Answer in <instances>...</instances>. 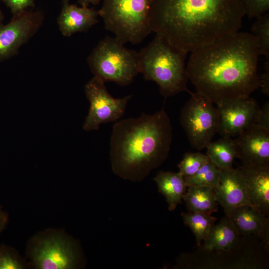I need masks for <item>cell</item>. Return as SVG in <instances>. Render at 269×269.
I'll return each mask as SVG.
<instances>
[{"label":"cell","mask_w":269,"mask_h":269,"mask_svg":"<svg viewBox=\"0 0 269 269\" xmlns=\"http://www.w3.org/2000/svg\"><path fill=\"white\" fill-rule=\"evenodd\" d=\"M257 39L247 32L225 35L191 52L189 80L214 104L250 97L260 88Z\"/></svg>","instance_id":"1"},{"label":"cell","mask_w":269,"mask_h":269,"mask_svg":"<svg viewBox=\"0 0 269 269\" xmlns=\"http://www.w3.org/2000/svg\"><path fill=\"white\" fill-rule=\"evenodd\" d=\"M244 12L239 0H151V30L191 52L239 31Z\"/></svg>","instance_id":"2"},{"label":"cell","mask_w":269,"mask_h":269,"mask_svg":"<svg viewBox=\"0 0 269 269\" xmlns=\"http://www.w3.org/2000/svg\"><path fill=\"white\" fill-rule=\"evenodd\" d=\"M172 139L171 121L163 108L117 122L110 141L113 172L125 180L141 181L166 160Z\"/></svg>","instance_id":"3"},{"label":"cell","mask_w":269,"mask_h":269,"mask_svg":"<svg viewBox=\"0 0 269 269\" xmlns=\"http://www.w3.org/2000/svg\"><path fill=\"white\" fill-rule=\"evenodd\" d=\"M187 53L156 34L138 52L139 73L145 80L155 82L165 98L184 91L190 93L186 65Z\"/></svg>","instance_id":"4"},{"label":"cell","mask_w":269,"mask_h":269,"mask_svg":"<svg viewBox=\"0 0 269 269\" xmlns=\"http://www.w3.org/2000/svg\"><path fill=\"white\" fill-rule=\"evenodd\" d=\"M98 15L105 28L123 44L141 42L151 32L149 21L151 0H103Z\"/></svg>","instance_id":"5"},{"label":"cell","mask_w":269,"mask_h":269,"mask_svg":"<svg viewBox=\"0 0 269 269\" xmlns=\"http://www.w3.org/2000/svg\"><path fill=\"white\" fill-rule=\"evenodd\" d=\"M124 44L109 36L99 42L87 59L94 76L121 86L133 82L139 73L138 53Z\"/></svg>","instance_id":"6"},{"label":"cell","mask_w":269,"mask_h":269,"mask_svg":"<svg viewBox=\"0 0 269 269\" xmlns=\"http://www.w3.org/2000/svg\"><path fill=\"white\" fill-rule=\"evenodd\" d=\"M190 93L181 111L180 122L191 146L200 150L218 133V113L214 104L205 96L197 92Z\"/></svg>","instance_id":"7"},{"label":"cell","mask_w":269,"mask_h":269,"mask_svg":"<svg viewBox=\"0 0 269 269\" xmlns=\"http://www.w3.org/2000/svg\"><path fill=\"white\" fill-rule=\"evenodd\" d=\"M85 92L90 109L83 125L85 131L97 130L101 124L117 121L124 114L132 97L113 98L107 91L105 82L94 76L85 85Z\"/></svg>","instance_id":"8"},{"label":"cell","mask_w":269,"mask_h":269,"mask_svg":"<svg viewBox=\"0 0 269 269\" xmlns=\"http://www.w3.org/2000/svg\"><path fill=\"white\" fill-rule=\"evenodd\" d=\"M44 15L40 10H26L13 15L11 20L0 26V62L16 54L42 26Z\"/></svg>","instance_id":"9"},{"label":"cell","mask_w":269,"mask_h":269,"mask_svg":"<svg viewBox=\"0 0 269 269\" xmlns=\"http://www.w3.org/2000/svg\"><path fill=\"white\" fill-rule=\"evenodd\" d=\"M219 116L218 134L223 137L237 136L255 124L260 109L250 96L223 101L216 105Z\"/></svg>","instance_id":"10"},{"label":"cell","mask_w":269,"mask_h":269,"mask_svg":"<svg viewBox=\"0 0 269 269\" xmlns=\"http://www.w3.org/2000/svg\"><path fill=\"white\" fill-rule=\"evenodd\" d=\"M31 256L38 269H71L78 262L73 244L57 235L40 239L33 247Z\"/></svg>","instance_id":"11"},{"label":"cell","mask_w":269,"mask_h":269,"mask_svg":"<svg viewBox=\"0 0 269 269\" xmlns=\"http://www.w3.org/2000/svg\"><path fill=\"white\" fill-rule=\"evenodd\" d=\"M244 166H269V131L253 124L234 139Z\"/></svg>","instance_id":"12"},{"label":"cell","mask_w":269,"mask_h":269,"mask_svg":"<svg viewBox=\"0 0 269 269\" xmlns=\"http://www.w3.org/2000/svg\"><path fill=\"white\" fill-rule=\"evenodd\" d=\"M216 200L226 215L244 205H251L244 178L240 168L220 169L217 185L213 189Z\"/></svg>","instance_id":"13"},{"label":"cell","mask_w":269,"mask_h":269,"mask_svg":"<svg viewBox=\"0 0 269 269\" xmlns=\"http://www.w3.org/2000/svg\"><path fill=\"white\" fill-rule=\"evenodd\" d=\"M251 204L266 216L269 213V166H239Z\"/></svg>","instance_id":"14"},{"label":"cell","mask_w":269,"mask_h":269,"mask_svg":"<svg viewBox=\"0 0 269 269\" xmlns=\"http://www.w3.org/2000/svg\"><path fill=\"white\" fill-rule=\"evenodd\" d=\"M69 1H63L57 19L59 29L64 36H70L76 32L86 31L98 22V10L88 6H78L70 4Z\"/></svg>","instance_id":"15"},{"label":"cell","mask_w":269,"mask_h":269,"mask_svg":"<svg viewBox=\"0 0 269 269\" xmlns=\"http://www.w3.org/2000/svg\"><path fill=\"white\" fill-rule=\"evenodd\" d=\"M229 217L239 235L261 238L269 226V218L251 205H244L232 210Z\"/></svg>","instance_id":"16"},{"label":"cell","mask_w":269,"mask_h":269,"mask_svg":"<svg viewBox=\"0 0 269 269\" xmlns=\"http://www.w3.org/2000/svg\"><path fill=\"white\" fill-rule=\"evenodd\" d=\"M240 236L232 221L226 215L211 228L203 241V250L208 252L230 251L239 243Z\"/></svg>","instance_id":"17"},{"label":"cell","mask_w":269,"mask_h":269,"mask_svg":"<svg viewBox=\"0 0 269 269\" xmlns=\"http://www.w3.org/2000/svg\"><path fill=\"white\" fill-rule=\"evenodd\" d=\"M153 180L156 182L158 191L165 197L168 210H174L181 203L187 186L183 176L178 171H159Z\"/></svg>","instance_id":"18"},{"label":"cell","mask_w":269,"mask_h":269,"mask_svg":"<svg viewBox=\"0 0 269 269\" xmlns=\"http://www.w3.org/2000/svg\"><path fill=\"white\" fill-rule=\"evenodd\" d=\"M182 197L189 212L211 214L218 211L213 189L205 186H188Z\"/></svg>","instance_id":"19"},{"label":"cell","mask_w":269,"mask_h":269,"mask_svg":"<svg viewBox=\"0 0 269 269\" xmlns=\"http://www.w3.org/2000/svg\"><path fill=\"white\" fill-rule=\"evenodd\" d=\"M206 155L210 161L220 169L232 167L238 152L234 140L230 137H223L212 142L206 147Z\"/></svg>","instance_id":"20"},{"label":"cell","mask_w":269,"mask_h":269,"mask_svg":"<svg viewBox=\"0 0 269 269\" xmlns=\"http://www.w3.org/2000/svg\"><path fill=\"white\" fill-rule=\"evenodd\" d=\"M211 215L189 211L181 213V215L185 224L191 230L197 245L199 246H201L202 242L217 220L216 218Z\"/></svg>","instance_id":"21"},{"label":"cell","mask_w":269,"mask_h":269,"mask_svg":"<svg viewBox=\"0 0 269 269\" xmlns=\"http://www.w3.org/2000/svg\"><path fill=\"white\" fill-rule=\"evenodd\" d=\"M220 169L210 161L203 165L193 175L183 178L188 186H205L213 189L217 185Z\"/></svg>","instance_id":"22"},{"label":"cell","mask_w":269,"mask_h":269,"mask_svg":"<svg viewBox=\"0 0 269 269\" xmlns=\"http://www.w3.org/2000/svg\"><path fill=\"white\" fill-rule=\"evenodd\" d=\"M251 33L257 39L260 55L269 60V13L257 17L251 28Z\"/></svg>","instance_id":"23"},{"label":"cell","mask_w":269,"mask_h":269,"mask_svg":"<svg viewBox=\"0 0 269 269\" xmlns=\"http://www.w3.org/2000/svg\"><path fill=\"white\" fill-rule=\"evenodd\" d=\"M209 161L206 154L199 152H186L178 164L179 172L183 178L190 176Z\"/></svg>","instance_id":"24"},{"label":"cell","mask_w":269,"mask_h":269,"mask_svg":"<svg viewBox=\"0 0 269 269\" xmlns=\"http://www.w3.org/2000/svg\"><path fill=\"white\" fill-rule=\"evenodd\" d=\"M239 1L245 15L250 18H257L269 10V0H239Z\"/></svg>","instance_id":"25"},{"label":"cell","mask_w":269,"mask_h":269,"mask_svg":"<svg viewBox=\"0 0 269 269\" xmlns=\"http://www.w3.org/2000/svg\"><path fill=\"white\" fill-rule=\"evenodd\" d=\"M23 265L13 251L0 246V269H22Z\"/></svg>","instance_id":"26"},{"label":"cell","mask_w":269,"mask_h":269,"mask_svg":"<svg viewBox=\"0 0 269 269\" xmlns=\"http://www.w3.org/2000/svg\"><path fill=\"white\" fill-rule=\"evenodd\" d=\"M10 9L13 15L19 14L29 7H34L35 0H2Z\"/></svg>","instance_id":"27"},{"label":"cell","mask_w":269,"mask_h":269,"mask_svg":"<svg viewBox=\"0 0 269 269\" xmlns=\"http://www.w3.org/2000/svg\"><path fill=\"white\" fill-rule=\"evenodd\" d=\"M255 124L269 131V102H266L260 108Z\"/></svg>","instance_id":"28"},{"label":"cell","mask_w":269,"mask_h":269,"mask_svg":"<svg viewBox=\"0 0 269 269\" xmlns=\"http://www.w3.org/2000/svg\"><path fill=\"white\" fill-rule=\"evenodd\" d=\"M265 71L260 76V88L264 94L269 95V60L265 63Z\"/></svg>","instance_id":"29"},{"label":"cell","mask_w":269,"mask_h":269,"mask_svg":"<svg viewBox=\"0 0 269 269\" xmlns=\"http://www.w3.org/2000/svg\"><path fill=\"white\" fill-rule=\"evenodd\" d=\"M7 221V215L0 206V234L5 227Z\"/></svg>","instance_id":"30"},{"label":"cell","mask_w":269,"mask_h":269,"mask_svg":"<svg viewBox=\"0 0 269 269\" xmlns=\"http://www.w3.org/2000/svg\"><path fill=\"white\" fill-rule=\"evenodd\" d=\"M78 2L81 5V6H88L89 4H92L96 5L98 4L101 0H77Z\"/></svg>","instance_id":"31"},{"label":"cell","mask_w":269,"mask_h":269,"mask_svg":"<svg viewBox=\"0 0 269 269\" xmlns=\"http://www.w3.org/2000/svg\"><path fill=\"white\" fill-rule=\"evenodd\" d=\"M4 16L0 8V26L3 24L2 22L3 20Z\"/></svg>","instance_id":"32"}]
</instances>
